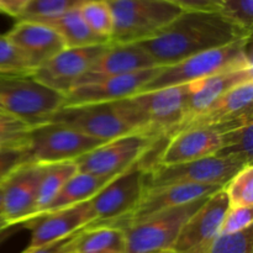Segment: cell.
Here are the masks:
<instances>
[{
  "mask_svg": "<svg viewBox=\"0 0 253 253\" xmlns=\"http://www.w3.org/2000/svg\"><path fill=\"white\" fill-rule=\"evenodd\" d=\"M250 37L252 34L219 11H183L157 35L138 44L156 66L168 67Z\"/></svg>",
  "mask_w": 253,
  "mask_h": 253,
  "instance_id": "obj_1",
  "label": "cell"
},
{
  "mask_svg": "<svg viewBox=\"0 0 253 253\" xmlns=\"http://www.w3.org/2000/svg\"><path fill=\"white\" fill-rule=\"evenodd\" d=\"M187 90V85L168 86L142 91L116 103L136 132L168 140L183 120Z\"/></svg>",
  "mask_w": 253,
  "mask_h": 253,
  "instance_id": "obj_2",
  "label": "cell"
},
{
  "mask_svg": "<svg viewBox=\"0 0 253 253\" xmlns=\"http://www.w3.org/2000/svg\"><path fill=\"white\" fill-rule=\"evenodd\" d=\"M64 106V95L31 76L0 74V109L29 127L49 123Z\"/></svg>",
  "mask_w": 253,
  "mask_h": 253,
  "instance_id": "obj_3",
  "label": "cell"
},
{
  "mask_svg": "<svg viewBox=\"0 0 253 253\" xmlns=\"http://www.w3.org/2000/svg\"><path fill=\"white\" fill-rule=\"evenodd\" d=\"M250 42L251 37L242 39L227 46L189 57L172 66L161 67L152 81L143 86L142 91L187 85L229 69L252 66Z\"/></svg>",
  "mask_w": 253,
  "mask_h": 253,
  "instance_id": "obj_4",
  "label": "cell"
},
{
  "mask_svg": "<svg viewBox=\"0 0 253 253\" xmlns=\"http://www.w3.org/2000/svg\"><path fill=\"white\" fill-rule=\"evenodd\" d=\"M113 15L111 44H131L150 40L183 10L163 0H106Z\"/></svg>",
  "mask_w": 253,
  "mask_h": 253,
  "instance_id": "obj_5",
  "label": "cell"
},
{
  "mask_svg": "<svg viewBox=\"0 0 253 253\" xmlns=\"http://www.w3.org/2000/svg\"><path fill=\"white\" fill-rule=\"evenodd\" d=\"M103 143L105 142L84 135L69 126L47 123L30 128L22 148L24 165L46 166L76 162Z\"/></svg>",
  "mask_w": 253,
  "mask_h": 253,
  "instance_id": "obj_6",
  "label": "cell"
},
{
  "mask_svg": "<svg viewBox=\"0 0 253 253\" xmlns=\"http://www.w3.org/2000/svg\"><path fill=\"white\" fill-rule=\"evenodd\" d=\"M146 170L136 163L110 180L89 200L95 221L89 226H114L124 229L137 209L146 192Z\"/></svg>",
  "mask_w": 253,
  "mask_h": 253,
  "instance_id": "obj_7",
  "label": "cell"
},
{
  "mask_svg": "<svg viewBox=\"0 0 253 253\" xmlns=\"http://www.w3.org/2000/svg\"><path fill=\"white\" fill-rule=\"evenodd\" d=\"M205 200L200 198L125 227V253H172L184 222Z\"/></svg>",
  "mask_w": 253,
  "mask_h": 253,
  "instance_id": "obj_8",
  "label": "cell"
},
{
  "mask_svg": "<svg viewBox=\"0 0 253 253\" xmlns=\"http://www.w3.org/2000/svg\"><path fill=\"white\" fill-rule=\"evenodd\" d=\"M245 166L249 165L220 156H210L175 166L156 165L146 172V189L174 184L217 185L224 188Z\"/></svg>",
  "mask_w": 253,
  "mask_h": 253,
  "instance_id": "obj_9",
  "label": "cell"
},
{
  "mask_svg": "<svg viewBox=\"0 0 253 253\" xmlns=\"http://www.w3.org/2000/svg\"><path fill=\"white\" fill-rule=\"evenodd\" d=\"M161 137L130 133L108 141L77 160L78 172L114 178L138 162Z\"/></svg>",
  "mask_w": 253,
  "mask_h": 253,
  "instance_id": "obj_10",
  "label": "cell"
},
{
  "mask_svg": "<svg viewBox=\"0 0 253 253\" xmlns=\"http://www.w3.org/2000/svg\"><path fill=\"white\" fill-rule=\"evenodd\" d=\"M49 123L69 126L103 142L138 133L124 118L116 101L63 106L52 116Z\"/></svg>",
  "mask_w": 253,
  "mask_h": 253,
  "instance_id": "obj_11",
  "label": "cell"
},
{
  "mask_svg": "<svg viewBox=\"0 0 253 253\" xmlns=\"http://www.w3.org/2000/svg\"><path fill=\"white\" fill-rule=\"evenodd\" d=\"M229 209L224 188L207 198L180 229L172 253H207L220 235L222 219Z\"/></svg>",
  "mask_w": 253,
  "mask_h": 253,
  "instance_id": "obj_12",
  "label": "cell"
},
{
  "mask_svg": "<svg viewBox=\"0 0 253 253\" xmlns=\"http://www.w3.org/2000/svg\"><path fill=\"white\" fill-rule=\"evenodd\" d=\"M109 46L110 43L82 48H64L53 58L34 69L31 76L43 85L66 95Z\"/></svg>",
  "mask_w": 253,
  "mask_h": 253,
  "instance_id": "obj_13",
  "label": "cell"
},
{
  "mask_svg": "<svg viewBox=\"0 0 253 253\" xmlns=\"http://www.w3.org/2000/svg\"><path fill=\"white\" fill-rule=\"evenodd\" d=\"M94 221L95 215L89 200L73 207L37 215L21 225L31 231V239L26 250L43 247L68 239Z\"/></svg>",
  "mask_w": 253,
  "mask_h": 253,
  "instance_id": "obj_14",
  "label": "cell"
},
{
  "mask_svg": "<svg viewBox=\"0 0 253 253\" xmlns=\"http://www.w3.org/2000/svg\"><path fill=\"white\" fill-rule=\"evenodd\" d=\"M44 166L21 165L1 184V210L7 225H22L36 216V200Z\"/></svg>",
  "mask_w": 253,
  "mask_h": 253,
  "instance_id": "obj_15",
  "label": "cell"
},
{
  "mask_svg": "<svg viewBox=\"0 0 253 253\" xmlns=\"http://www.w3.org/2000/svg\"><path fill=\"white\" fill-rule=\"evenodd\" d=\"M252 100L253 81L240 84L214 101L207 110L178 127L173 136L190 127H210L220 133L252 120Z\"/></svg>",
  "mask_w": 253,
  "mask_h": 253,
  "instance_id": "obj_16",
  "label": "cell"
},
{
  "mask_svg": "<svg viewBox=\"0 0 253 253\" xmlns=\"http://www.w3.org/2000/svg\"><path fill=\"white\" fill-rule=\"evenodd\" d=\"M160 68L161 67H152L125 76L74 86L64 95V106L113 103L131 98L142 91L143 86L152 81Z\"/></svg>",
  "mask_w": 253,
  "mask_h": 253,
  "instance_id": "obj_17",
  "label": "cell"
},
{
  "mask_svg": "<svg viewBox=\"0 0 253 253\" xmlns=\"http://www.w3.org/2000/svg\"><path fill=\"white\" fill-rule=\"evenodd\" d=\"M250 81H253V66L237 67V68L229 69V71L221 72V73L214 74V76H210L208 78L187 84L188 90L183 120L174 128L170 137L177 131L178 127H180L185 123L192 120L193 118L207 110L214 101L221 98L225 93L231 90L235 86Z\"/></svg>",
  "mask_w": 253,
  "mask_h": 253,
  "instance_id": "obj_18",
  "label": "cell"
},
{
  "mask_svg": "<svg viewBox=\"0 0 253 253\" xmlns=\"http://www.w3.org/2000/svg\"><path fill=\"white\" fill-rule=\"evenodd\" d=\"M5 36L26 59L32 71L66 48L58 32L42 22L17 21Z\"/></svg>",
  "mask_w": 253,
  "mask_h": 253,
  "instance_id": "obj_19",
  "label": "cell"
},
{
  "mask_svg": "<svg viewBox=\"0 0 253 253\" xmlns=\"http://www.w3.org/2000/svg\"><path fill=\"white\" fill-rule=\"evenodd\" d=\"M157 67L138 43L111 44L78 81L76 86Z\"/></svg>",
  "mask_w": 253,
  "mask_h": 253,
  "instance_id": "obj_20",
  "label": "cell"
},
{
  "mask_svg": "<svg viewBox=\"0 0 253 253\" xmlns=\"http://www.w3.org/2000/svg\"><path fill=\"white\" fill-rule=\"evenodd\" d=\"M221 141L217 131L210 127H190L167 140L157 165L175 166L215 156Z\"/></svg>",
  "mask_w": 253,
  "mask_h": 253,
  "instance_id": "obj_21",
  "label": "cell"
},
{
  "mask_svg": "<svg viewBox=\"0 0 253 253\" xmlns=\"http://www.w3.org/2000/svg\"><path fill=\"white\" fill-rule=\"evenodd\" d=\"M221 189L222 187L217 185L199 184H174L155 188V189H146L142 200L127 220L125 227L142 221L165 210L188 204L200 198H208Z\"/></svg>",
  "mask_w": 253,
  "mask_h": 253,
  "instance_id": "obj_22",
  "label": "cell"
},
{
  "mask_svg": "<svg viewBox=\"0 0 253 253\" xmlns=\"http://www.w3.org/2000/svg\"><path fill=\"white\" fill-rule=\"evenodd\" d=\"M69 253H125L124 230L114 226H86L72 236Z\"/></svg>",
  "mask_w": 253,
  "mask_h": 253,
  "instance_id": "obj_23",
  "label": "cell"
},
{
  "mask_svg": "<svg viewBox=\"0 0 253 253\" xmlns=\"http://www.w3.org/2000/svg\"><path fill=\"white\" fill-rule=\"evenodd\" d=\"M111 179L113 178L110 177H99L89 173L77 172L73 177L69 178L68 182L64 184L61 192L44 212L54 211V210L88 202L95 197Z\"/></svg>",
  "mask_w": 253,
  "mask_h": 253,
  "instance_id": "obj_24",
  "label": "cell"
},
{
  "mask_svg": "<svg viewBox=\"0 0 253 253\" xmlns=\"http://www.w3.org/2000/svg\"><path fill=\"white\" fill-rule=\"evenodd\" d=\"M47 25L53 27L58 32L61 39L63 40L66 48H82V47L110 43L109 40L96 35L88 26L85 20L81 15L79 7L69 10L66 14L47 22Z\"/></svg>",
  "mask_w": 253,
  "mask_h": 253,
  "instance_id": "obj_25",
  "label": "cell"
},
{
  "mask_svg": "<svg viewBox=\"0 0 253 253\" xmlns=\"http://www.w3.org/2000/svg\"><path fill=\"white\" fill-rule=\"evenodd\" d=\"M78 172L74 162H62L44 166L39 185L36 200V214H43L54 198L58 195L68 179ZM36 215V216H37Z\"/></svg>",
  "mask_w": 253,
  "mask_h": 253,
  "instance_id": "obj_26",
  "label": "cell"
},
{
  "mask_svg": "<svg viewBox=\"0 0 253 253\" xmlns=\"http://www.w3.org/2000/svg\"><path fill=\"white\" fill-rule=\"evenodd\" d=\"M252 130L253 123L250 121L219 133L221 146L215 156L234 158L244 165H252Z\"/></svg>",
  "mask_w": 253,
  "mask_h": 253,
  "instance_id": "obj_27",
  "label": "cell"
},
{
  "mask_svg": "<svg viewBox=\"0 0 253 253\" xmlns=\"http://www.w3.org/2000/svg\"><path fill=\"white\" fill-rule=\"evenodd\" d=\"M83 2L82 0H31L16 20L47 24L69 10L77 9Z\"/></svg>",
  "mask_w": 253,
  "mask_h": 253,
  "instance_id": "obj_28",
  "label": "cell"
},
{
  "mask_svg": "<svg viewBox=\"0 0 253 253\" xmlns=\"http://www.w3.org/2000/svg\"><path fill=\"white\" fill-rule=\"evenodd\" d=\"M230 207H253V166H245L224 187Z\"/></svg>",
  "mask_w": 253,
  "mask_h": 253,
  "instance_id": "obj_29",
  "label": "cell"
},
{
  "mask_svg": "<svg viewBox=\"0 0 253 253\" xmlns=\"http://www.w3.org/2000/svg\"><path fill=\"white\" fill-rule=\"evenodd\" d=\"M79 11L88 26L96 35L110 41L113 32V15L106 0L84 1L79 6Z\"/></svg>",
  "mask_w": 253,
  "mask_h": 253,
  "instance_id": "obj_30",
  "label": "cell"
},
{
  "mask_svg": "<svg viewBox=\"0 0 253 253\" xmlns=\"http://www.w3.org/2000/svg\"><path fill=\"white\" fill-rule=\"evenodd\" d=\"M30 128L24 123L10 116L0 118V151H22Z\"/></svg>",
  "mask_w": 253,
  "mask_h": 253,
  "instance_id": "obj_31",
  "label": "cell"
},
{
  "mask_svg": "<svg viewBox=\"0 0 253 253\" xmlns=\"http://www.w3.org/2000/svg\"><path fill=\"white\" fill-rule=\"evenodd\" d=\"M220 14L246 32L252 34L253 0H219Z\"/></svg>",
  "mask_w": 253,
  "mask_h": 253,
  "instance_id": "obj_32",
  "label": "cell"
},
{
  "mask_svg": "<svg viewBox=\"0 0 253 253\" xmlns=\"http://www.w3.org/2000/svg\"><path fill=\"white\" fill-rule=\"evenodd\" d=\"M207 253H253L252 227L231 235H219Z\"/></svg>",
  "mask_w": 253,
  "mask_h": 253,
  "instance_id": "obj_33",
  "label": "cell"
},
{
  "mask_svg": "<svg viewBox=\"0 0 253 253\" xmlns=\"http://www.w3.org/2000/svg\"><path fill=\"white\" fill-rule=\"evenodd\" d=\"M32 69L22 54L5 35H0V74L31 73Z\"/></svg>",
  "mask_w": 253,
  "mask_h": 253,
  "instance_id": "obj_34",
  "label": "cell"
},
{
  "mask_svg": "<svg viewBox=\"0 0 253 253\" xmlns=\"http://www.w3.org/2000/svg\"><path fill=\"white\" fill-rule=\"evenodd\" d=\"M252 207H230L222 219L220 235L242 232L252 227Z\"/></svg>",
  "mask_w": 253,
  "mask_h": 253,
  "instance_id": "obj_35",
  "label": "cell"
},
{
  "mask_svg": "<svg viewBox=\"0 0 253 253\" xmlns=\"http://www.w3.org/2000/svg\"><path fill=\"white\" fill-rule=\"evenodd\" d=\"M21 165H24L21 150L0 151V185Z\"/></svg>",
  "mask_w": 253,
  "mask_h": 253,
  "instance_id": "obj_36",
  "label": "cell"
},
{
  "mask_svg": "<svg viewBox=\"0 0 253 253\" xmlns=\"http://www.w3.org/2000/svg\"><path fill=\"white\" fill-rule=\"evenodd\" d=\"M183 11H220L219 0H163Z\"/></svg>",
  "mask_w": 253,
  "mask_h": 253,
  "instance_id": "obj_37",
  "label": "cell"
},
{
  "mask_svg": "<svg viewBox=\"0 0 253 253\" xmlns=\"http://www.w3.org/2000/svg\"><path fill=\"white\" fill-rule=\"evenodd\" d=\"M30 1L31 0H0V12L17 19Z\"/></svg>",
  "mask_w": 253,
  "mask_h": 253,
  "instance_id": "obj_38",
  "label": "cell"
},
{
  "mask_svg": "<svg viewBox=\"0 0 253 253\" xmlns=\"http://www.w3.org/2000/svg\"><path fill=\"white\" fill-rule=\"evenodd\" d=\"M72 236L68 239H64L62 241L54 242V244L47 245L43 247H37L34 250H26L25 249L21 253H69L68 251V244L71 241Z\"/></svg>",
  "mask_w": 253,
  "mask_h": 253,
  "instance_id": "obj_39",
  "label": "cell"
},
{
  "mask_svg": "<svg viewBox=\"0 0 253 253\" xmlns=\"http://www.w3.org/2000/svg\"><path fill=\"white\" fill-rule=\"evenodd\" d=\"M21 227H22L21 225H14V226H9L7 229L2 230V231L0 232V247H1L2 245H4L5 242L12 236V235L16 234Z\"/></svg>",
  "mask_w": 253,
  "mask_h": 253,
  "instance_id": "obj_40",
  "label": "cell"
},
{
  "mask_svg": "<svg viewBox=\"0 0 253 253\" xmlns=\"http://www.w3.org/2000/svg\"><path fill=\"white\" fill-rule=\"evenodd\" d=\"M10 225H7V222L5 221L4 219V215H2V210H1V185H0V232L2 231V230L7 229Z\"/></svg>",
  "mask_w": 253,
  "mask_h": 253,
  "instance_id": "obj_41",
  "label": "cell"
},
{
  "mask_svg": "<svg viewBox=\"0 0 253 253\" xmlns=\"http://www.w3.org/2000/svg\"><path fill=\"white\" fill-rule=\"evenodd\" d=\"M5 116H9V115H6V114H5L4 111H2L1 109H0V118H5Z\"/></svg>",
  "mask_w": 253,
  "mask_h": 253,
  "instance_id": "obj_42",
  "label": "cell"
},
{
  "mask_svg": "<svg viewBox=\"0 0 253 253\" xmlns=\"http://www.w3.org/2000/svg\"><path fill=\"white\" fill-rule=\"evenodd\" d=\"M82 1H93V0H82Z\"/></svg>",
  "mask_w": 253,
  "mask_h": 253,
  "instance_id": "obj_43",
  "label": "cell"
}]
</instances>
